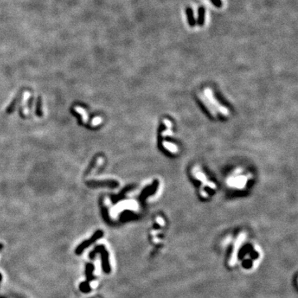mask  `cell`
Instances as JSON below:
<instances>
[{
	"label": "cell",
	"mask_w": 298,
	"mask_h": 298,
	"mask_svg": "<svg viewBox=\"0 0 298 298\" xmlns=\"http://www.w3.org/2000/svg\"><path fill=\"white\" fill-rule=\"evenodd\" d=\"M210 2H211L216 8H221L222 6L221 0H210Z\"/></svg>",
	"instance_id": "obj_7"
},
{
	"label": "cell",
	"mask_w": 298,
	"mask_h": 298,
	"mask_svg": "<svg viewBox=\"0 0 298 298\" xmlns=\"http://www.w3.org/2000/svg\"><path fill=\"white\" fill-rule=\"evenodd\" d=\"M205 16H206V8L203 6L199 7L197 10V19L196 20V24H198L200 27H202L205 23Z\"/></svg>",
	"instance_id": "obj_4"
},
{
	"label": "cell",
	"mask_w": 298,
	"mask_h": 298,
	"mask_svg": "<svg viewBox=\"0 0 298 298\" xmlns=\"http://www.w3.org/2000/svg\"><path fill=\"white\" fill-rule=\"evenodd\" d=\"M32 101H33V98H31L30 99V100H29V102H28V108H29V109H31V108H32Z\"/></svg>",
	"instance_id": "obj_8"
},
{
	"label": "cell",
	"mask_w": 298,
	"mask_h": 298,
	"mask_svg": "<svg viewBox=\"0 0 298 298\" xmlns=\"http://www.w3.org/2000/svg\"><path fill=\"white\" fill-rule=\"evenodd\" d=\"M36 116H38V117H41V116H42V109H41V96L38 97V99H37V102H36Z\"/></svg>",
	"instance_id": "obj_5"
},
{
	"label": "cell",
	"mask_w": 298,
	"mask_h": 298,
	"mask_svg": "<svg viewBox=\"0 0 298 298\" xmlns=\"http://www.w3.org/2000/svg\"><path fill=\"white\" fill-rule=\"evenodd\" d=\"M185 13H186V16H187V22H188V24H189L190 27H191V28L195 27L196 24V17L194 16L193 9L190 7H187L185 8Z\"/></svg>",
	"instance_id": "obj_3"
},
{
	"label": "cell",
	"mask_w": 298,
	"mask_h": 298,
	"mask_svg": "<svg viewBox=\"0 0 298 298\" xmlns=\"http://www.w3.org/2000/svg\"><path fill=\"white\" fill-rule=\"evenodd\" d=\"M86 185L90 188H97L103 186L115 187L117 185V183L113 181H89L86 182Z\"/></svg>",
	"instance_id": "obj_1"
},
{
	"label": "cell",
	"mask_w": 298,
	"mask_h": 298,
	"mask_svg": "<svg viewBox=\"0 0 298 298\" xmlns=\"http://www.w3.org/2000/svg\"><path fill=\"white\" fill-rule=\"evenodd\" d=\"M96 162H97V159L96 158H94L92 161H91V162H90V164H89V166H88V168L85 170V174H84V177H85V176H88V175H89V172H90V171L93 169V167H94V166H95V164H96Z\"/></svg>",
	"instance_id": "obj_6"
},
{
	"label": "cell",
	"mask_w": 298,
	"mask_h": 298,
	"mask_svg": "<svg viewBox=\"0 0 298 298\" xmlns=\"http://www.w3.org/2000/svg\"><path fill=\"white\" fill-rule=\"evenodd\" d=\"M23 89H22L21 91H19L18 92V94H17L16 95V97L12 100V101L11 102V104L9 105V106L8 107V109H6V112H7V113H8V114H10V113H12V112L15 109V108H16V105L18 104V102H19V100H20V99H21V97H22V95H23Z\"/></svg>",
	"instance_id": "obj_2"
}]
</instances>
